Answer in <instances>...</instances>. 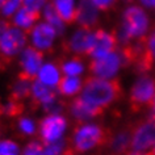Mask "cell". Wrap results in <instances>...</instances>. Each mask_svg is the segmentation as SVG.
I'll use <instances>...</instances> for the list:
<instances>
[{"mask_svg":"<svg viewBox=\"0 0 155 155\" xmlns=\"http://www.w3.org/2000/svg\"><path fill=\"white\" fill-rule=\"evenodd\" d=\"M16 129L20 135L32 139L38 134V121L29 114H22L16 121Z\"/></svg>","mask_w":155,"mask_h":155,"instance_id":"24","label":"cell"},{"mask_svg":"<svg viewBox=\"0 0 155 155\" xmlns=\"http://www.w3.org/2000/svg\"><path fill=\"white\" fill-rule=\"evenodd\" d=\"M155 96V78L139 76L131 86L129 95V108L131 113H138L145 107H150Z\"/></svg>","mask_w":155,"mask_h":155,"instance_id":"5","label":"cell"},{"mask_svg":"<svg viewBox=\"0 0 155 155\" xmlns=\"http://www.w3.org/2000/svg\"><path fill=\"white\" fill-rule=\"evenodd\" d=\"M22 146L15 138L0 139V155H21Z\"/></svg>","mask_w":155,"mask_h":155,"instance_id":"25","label":"cell"},{"mask_svg":"<svg viewBox=\"0 0 155 155\" xmlns=\"http://www.w3.org/2000/svg\"><path fill=\"white\" fill-rule=\"evenodd\" d=\"M150 110H151V113H150V116H149V118L151 120V121H154L155 122V96H154V99H153V101H151V104H150Z\"/></svg>","mask_w":155,"mask_h":155,"instance_id":"33","label":"cell"},{"mask_svg":"<svg viewBox=\"0 0 155 155\" xmlns=\"http://www.w3.org/2000/svg\"><path fill=\"white\" fill-rule=\"evenodd\" d=\"M125 155H153L151 154V151H147V153H143V151H127Z\"/></svg>","mask_w":155,"mask_h":155,"instance_id":"34","label":"cell"},{"mask_svg":"<svg viewBox=\"0 0 155 155\" xmlns=\"http://www.w3.org/2000/svg\"><path fill=\"white\" fill-rule=\"evenodd\" d=\"M104 112H105V109L91 105L87 101H84L80 96L72 99V101L68 105V113L78 124L90 122L92 120H95L96 117L101 116Z\"/></svg>","mask_w":155,"mask_h":155,"instance_id":"14","label":"cell"},{"mask_svg":"<svg viewBox=\"0 0 155 155\" xmlns=\"http://www.w3.org/2000/svg\"><path fill=\"white\" fill-rule=\"evenodd\" d=\"M112 133L104 126L96 122H82L78 124L75 129L72 130L71 138V149L75 153L84 154L92 151L100 146L108 145Z\"/></svg>","mask_w":155,"mask_h":155,"instance_id":"3","label":"cell"},{"mask_svg":"<svg viewBox=\"0 0 155 155\" xmlns=\"http://www.w3.org/2000/svg\"><path fill=\"white\" fill-rule=\"evenodd\" d=\"M122 66L124 61L121 53L113 51L99 59H91L88 70L92 74V76L100 78V79H114L116 74Z\"/></svg>","mask_w":155,"mask_h":155,"instance_id":"10","label":"cell"},{"mask_svg":"<svg viewBox=\"0 0 155 155\" xmlns=\"http://www.w3.org/2000/svg\"><path fill=\"white\" fill-rule=\"evenodd\" d=\"M59 66H61L63 76H79V78H82L84 74H86V70H87L86 62H84L80 57H76V55L66 58V59H63L61 62Z\"/></svg>","mask_w":155,"mask_h":155,"instance_id":"22","label":"cell"},{"mask_svg":"<svg viewBox=\"0 0 155 155\" xmlns=\"http://www.w3.org/2000/svg\"><path fill=\"white\" fill-rule=\"evenodd\" d=\"M134 125H126L117 133L112 134L108 142V155H125L131 145Z\"/></svg>","mask_w":155,"mask_h":155,"instance_id":"16","label":"cell"},{"mask_svg":"<svg viewBox=\"0 0 155 155\" xmlns=\"http://www.w3.org/2000/svg\"><path fill=\"white\" fill-rule=\"evenodd\" d=\"M50 0H22V5L25 8H28L30 11H33L34 13H38L42 11V8L48 4Z\"/></svg>","mask_w":155,"mask_h":155,"instance_id":"29","label":"cell"},{"mask_svg":"<svg viewBox=\"0 0 155 155\" xmlns=\"http://www.w3.org/2000/svg\"><path fill=\"white\" fill-rule=\"evenodd\" d=\"M26 34H28V45L44 54L51 51L59 38L57 30L44 20L37 21V24Z\"/></svg>","mask_w":155,"mask_h":155,"instance_id":"7","label":"cell"},{"mask_svg":"<svg viewBox=\"0 0 155 155\" xmlns=\"http://www.w3.org/2000/svg\"><path fill=\"white\" fill-rule=\"evenodd\" d=\"M30 99L41 109H44L45 113L63 112V104L59 101V94H58V91L37 82L36 79H33V82H32Z\"/></svg>","mask_w":155,"mask_h":155,"instance_id":"8","label":"cell"},{"mask_svg":"<svg viewBox=\"0 0 155 155\" xmlns=\"http://www.w3.org/2000/svg\"><path fill=\"white\" fill-rule=\"evenodd\" d=\"M32 79L26 78L24 75H20L18 78L13 80L12 86H11V95L15 100L21 101L30 97V88H32Z\"/></svg>","mask_w":155,"mask_h":155,"instance_id":"23","label":"cell"},{"mask_svg":"<svg viewBox=\"0 0 155 155\" xmlns=\"http://www.w3.org/2000/svg\"><path fill=\"white\" fill-rule=\"evenodd\" d=\"M96 38V29H88L78 26L67 36L66 48L72 55H90Z\"/></svg>","mask_w":155,"mask_h":155,"instance_id":"9","label":"cell"},{"mask_svg":"<svg viewBox=\"0 0 155 155\" xmlns=\"http://www.w3.org/2000/svg\"><path fill=\"white\" fill-rule=\"evenodd\" d=\"M0 104H2V103H0Z\"/></svg>","mask_w":155,"mask_h":155,"instance_id":"39","label":"cell"},{"mask_svg":"<svg viewBox=\"0 0 155 155\" xmlns=\"http://www.w3.org/2000/svg\"><path fill=\"white\" fill-rule=\"evenodd\" d=\"M155 142V122L147 118L145 122L134 125L130 149L133 151H145Z\"/></svg>","mask_w":155,"mask_h":155,"instance_id":"12","label":"cell"},{"mask_svg":"<svg viewBox=\"0 0 155 155\" xmlns=\"http://www.w3.org/2000/svg\"><path fill=\"white\" fill-rule=\"evenodd\" d=\"M124 92L118 79H100L96 76L87 78L83 83L80 97L88 104L107 109L122 97Z\"/></svg>","mask_w":155,"mask_h":155,"instance_id":"1","label":"cell"},{"mask_svg":"<svg viewBox=\"0 0 155 155\" xmlns=\"http://www.w3.org/2000/svg\"><path fill=\"white\" fill-rule=\"evenodd\" d=\"M28 46V34L13 25H7L0 36V57L4 59L17 58Z\"/></svg>","mask_w":155,"mask_h":155,"instance_id":"6","label":"cell"},{"mask_svg":"<svg viewBox=\"0 0 155 155\" xmlns=\"http://www.w3.org/2000/svg\"><path fill=\"white\" fill-rule=\"evenodd\" d=\"M117 45H118V41L113 32H108L105 29H96L95 44L88 57L91 59L103 58L108 55V54L116 51Z\"/></svg>","mask_w":155,"mask_h":155,"instance_id":"13","label":"cell"},{"mask_svg":"<svg viewBox=\"0 0 155 155\" xmlns=\"http://www.w3.org/2000/svg\"><path fill=\"white\" fill-rule=\"evenodd\" d=\"M0 139H2V127H0Z\"/></svg>","mask_w":155,"mask_h":155,"instance_id":"36","label":"cell"},{"mask_svg":"<svg viewBox=\"0 0 155 155\" xmlns=\"http://www.w3.org/2000/svg\"><path fill=\"white\" fill-rule=\"evenodd\" d=\"M100 17H101V11L91 0H79L78 2V9L75 16V22L78 26L94 29L99 24Z\"/></svg>","mask_w":155,"mask_h":155,"instance_id":"15","label":"cell"},{"mask_svg":"<svg viewBox=\"0 0 155 155\" xmlns=\"http://www.w3.org/2000/svg\"><path fill=\"white\" fill-rule=\"evenodd\" d=\"M141 4L145 7V8L149 9H155V0H139Z\"/></svg>","mask_w":155,"mask_h":155,"instance_id":"32","label":"cell"},{"mask_svg":"<svg viewBox=\"0 0 155 155\" xmlns=\"http://www.w3.org/2000/svg\"><path fill=\"white\" fill-rule=\"evenodd\" d=\"M70 129L68 118L63 112L45 113L38 121V138L42 143H54L64 141Z\"/></svg>","mask_w":155,"mask_h":155,"instance_id":"4","label":"cell"},{"mask_svg":"<svg viewBox=\"0 0 155 155\" xmlns=\"http://www.w3.org/2000/svg\"><path fill=\"white\" fill-rule=\"evenodd\" d=\"M44 62H45V54L38 51V50H36L29 45L17 55V64L21 71V75L29 78L32 80L36 79Z\"/></svg>","mask_w":155,"mask_h":155,"instance_id":"11","label":"cell"},{"mask_svg":"<svg viewBox=\"0 0 155 155\" xmlns=\"http://www.w3.org/2000/svg\"><path fill=\"white\" fill-rule=\"evenodd\" d=\"M17 2H20V3H21V4H22V0H17Z\"/></svg>","mask_w":155,"mask_h":155,"instance_id":"37","label":"cell"},{"mask_svg":"<svg viewBox=\"0 0 155 155\" xmlns=\"http://www.w3.org/2000/svg\"><path fill=\"white\" fill-rule=\"evenodd\" d=\"M40 15H41V20H44V21L48 22L49 25H51L53 28L57 30V33L59 34V37H62L66 32H67L68 24H66V22L62 20L61 16L57 13V11L54 9V7L50 4V2L42 8Z\"/></svg>","mask_w":155,"mask_h":155,"instance_id":"21","label":"cell"},{"mask_svg":"<svg viewBox=\"0 0 155 155\" xmlns=\"http://www.w3.org/2000/svg\"><path fill=\"white\" fill-rule=\"evenodd\" d=\"M127 2H131V0H127Z\"/></svg>","mask_w":155,"mask_h":155,"instance_id":"38","label":"cell"},{"mask_svg":"<svg viewBox=\"0 0 155 155\" xmlns=\"http://www.w3.org/2000/svg\"><path fill=\"white\" fill-rule=\"evenodd\" d=\"M84 80L79 76H63L57 91L59 96L66 99H75L80 95Z\"/></svg>","mask_w":155,"mask_h":155,"instance_id":"19","label":"cell"},{"mask_svg":"<svg viewBox=\"0 0 155 155\" xmlns=\"http://www.w3.org/2000/svg\"><path fill=\"white\" fill-rule=\"evenodd\" d=\"M62 78H63V74H62L59 63H57L55 61H45L37 74L36 80L50 88L57 90Z\"/></svg>","mask_w":155,"mask_h":155,"instance_id":"17","label":"cell"},{"mask_svg":"<svg viewBox=\"0 0 155 155\" xmlns=\"http://www.w3.org/2000/svg\"><path fill=\"white\" fill-rule=\"evenodd\" d=\"M21 5L22 4L17 0H0V17L3 20H11Z\"/></svg>","mask_w":155,"mask_h":155,"instance_id":"26","label":"cell"},{"mask_svg":"<svg viewBox=\"0 0 155 155\" xmlns=\"http://www.w3.org/2000/svg\"><path fill=\"white\" fill-rule=\"evenodd\" d=\"M101 12H108V11L113 9L118 4L120 0H91Z\"/></svg>","mask_w":155,"mask_h":155,"instance_id":"31","label":"cell"},{"mask_svg":"<svg viewBox=\"0 0 155 155\" xmlns=\"http://www.w3.org/2000/svg\"><path fill=\"white\" fill-rule=\"evenodd\" d=\"M151 154L155 155V142H154V147H153V150H151Z\"/></svg>","mask_w":155,"mask_h":155,"instance_id":"35","label":"cell"},{"mask_svg":"<svg viewBox=\"0 0 155 155\" xmlns=\"http://www.w3.org/2000/svg\"><path fill=\"white\" fill-rule=\"evenodd\" d=\"M21 155H45V147L40 139H30L21 149Z\"/></svg>","mask_w":155,"mask_h":155,"instance_id":"27","label":"cell"},{"mask_svg":"<svg viewBox=\"0 0 155 155\" xmlns=\"http://www.w3.org/2000/svg\"><path fill=\"white\" fill-rule=\"evenodd\" d=\"M18 112V104H17V100L12 99H8L5 101H3L0 104V113L4 114V116H15Z\"/></svg>","mask_w":155,"mask_h":155,"instance_id":"28","label":"cell"},{"mask_svg":"<svg viewBox=\"0 0 155 155\" xmlns=\"http://www.w3.org/2000/svg\"><path fill=\"white\" fill-rule=\"evenodd\" d=\"M143 42H145V48L147 53H149V55L155 63V30L151 32L150 34H147V37L143 40Z\"/></svg>","mask_w":155,"mask_h":155,"instance_id":"30","label":"cell"},{"mask_svg":"<svg viewBox=\"0 0 155 155\" xmlns=\"http://www.w3.org/2000/svg\"><path fill=\"white\" fill-rule=\"evenodd\" d=\"M38 21V13H34L33 11L25 8L21 5L20 8L16 11V13L11 17V25L16 26V28L24 30L28 33Z\"/></svg>","mask_w":155,"mask_h":155,"instance_id":"18","label":"cell"},{"mask_svg":"<svg viewBox=\"0 0 155 155\" xmlns=\"http://www.w3.org/2000/svg\"><path fill=\"white\" fill-rule=\"evenodd\" d=\"M150 29V16L137 4L127 5L121 15V22L116 32L117 41L124 45L145 40Z\"/></svg>","mask_w":155,"mask_h":155,"instance_id":"2","label":"cell"},{"mask_svg":"<svg viewBox=\"0 0 155 155\" xmlns=\"http://www.w3.org/2000/svg\"><path fill=\"white\" fill-rule=\"evenodd\" d=\"M78 2L79 0H50V4L54 7V9L66 24H71L75 22Z\"/></svg>","mask_w":155,"mask_h":155,"instance_id":"20","label":"cell"}]
</instances>
